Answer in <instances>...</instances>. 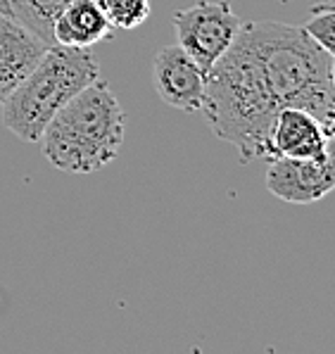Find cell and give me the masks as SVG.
Returning a JSON list of instances; mask_svg holds the SVG:
<instances>
[{
  "label": "cell",
  "instance_id": "2",
  "mask_svg": "<svg viewBox=\"0 0 335 354\" xmlns=\"http://www.w3.org/2000/svg\"><path fill=\"white\" fill-rule=\"evenodd\" d=\"M126 138V114L107 81L79 91L48 122L39 145L52 167L67 174H93L117 160Z\"/></svg>",
  "mask_w": 335,
  "mask_h": 354
},
{
  "label": "cell",
  "instance_id": "8",
  "mask_svg": "<svg viewBox=\"0 0 335 354\" xmlns=\"http://www.w3.org/2000/svg\"><path fill=\"white\" fill-rule=\"evenodd\" d=\"M48 48L29 29L0 15V105L31 74Z\"/></svg>",
  "mask_w": 335,
  "mask_h": 354
},
{
  "label": "cell",
  "instance_id": "12",
  "mask_svg": "<svg viewBox=\"0 0 335 354\" xmlns=\"http://www.w3.org/2000/svg\"><path fill=\"white\" fill-rule=\"evenodd\" d=\"M305 34L314 38L318 46L326 53H335V5L331 0H326L323 5H316L312 10V17L307 19V24L302 26Z\"/></svg>",
  "mask_w": 335,
  "mask_h": 354
},
{
  "label": "cell",
  "instance_id": "11",
  "mask_svg": "<svg viewBox=\"0 0 335 354\" xmlns=\"http://www.w3.org/2000/svg\"><path fill=\"white\" fill-rule=\"evenodd\" d=\"M112 29L131 31L150 17V0H100Z\"/></svg>",
  "mask_w": 335,
  "mask_h": 354
},
{
  "label": "cell",
  "instance_id": "7",
  "mask_svg": "<svg viewBox=\"0 0 335 354\" xmlns=\"http://www.w3.org/2000/svg\"><path fill=\"white\" fill-rule=\"evenodd\" d=\"M333 133L326 131L312 112L300 107H283L274 117L269 162L276 157H318L331 152Z\"/></svg>",
  "mask_w": 335,
  "mask_h": 354
},
{
  "label": "cell",
  "instance_id": "6",
  "mask_svg": "<svg viewBox=\"0 0 335 354\" xmlns=\"http://www.w3.org/2000/svg\"><path fill=\"white\" fill-rule=\"evenodd\" d=\"M153 84L160 100L181 112H198L204 95V72L181 46H164L153 62Z\"/></svg>",
  "mask_w": 335,
  "mask_h": 354
},
{
  "label": "cell",
  "instance_id": "4",
  "mask_svg": "<svg viewBox=\"0 0 335 354\" xmlns=\"http://www.w3.org/2000/svg\"><path fill=\"white\" fill-rule=\"evenodd\" d=\"M171 21L178 46L195 59L204 74L229 50L242 24L229 0H217V3L200 0L186 10H176Z\"/></svg>",
  "mask_w": 335,
  "mask_h": 354
},
{
  "label": "cell",
  "instance_id": "5",
  "mask_svg": "<svg viewBox=\"0 0 335 354\" xmlns=\"http://www.w3.org/2000/svg\"><path fill=\"white\" fill-rule=\"evenodd\" d=\"M267 165V190L283 203L312 205L335 188L333 150L318 157H276Z\"/></svg>",
  "mask_w": 335,
  "mask_h": 354
},
{
  "label": "cell",
  "instance_id": "9",
  "mask_svg": "<svg viewBox=\"0 0 335 354\" xmlns=\"http://www.w3.org/2000/svg\"><path fill=\"white\" fill-rule=\"evenodd\" d=\"M112 38V26L100 0H72L52 21V43L67 48H93Z\"/></svg>",
  "mask_w": 335,
  "mask_h": 354
},
{
  "label": "cell",
  "instance_id": "10",
  "mask_svg": "<svg viewBox=\"0 0 335 354\" xmlns=\"http://www.w3.org/2000/svg\"><path fill=\"white\" fill-rule=\"evenodd\" d=\"M72 0H0V15L15 19L46 46L52 43V21Z\"/></svg>",
  "mask_w": 335,
  "mask_h": 354
},
{
  "label": "cell",
  "instance_id": "13",
  "mask_svg": "<svg viewBox=\"0 0 335 354\" xmlns=\"http://www.w3.org/2000/svg\"><path fill=\"white\" fill-rule=\"evenodd\" d=\"M278 3H290V0H278Z\"/></svg>",
  "mask_w": 335,
  "mask_h": 354
},
{
  "label": "cell",
  "instance_id": "3",
  "mask_svg": "<svg viewBox=\"0 0 335 354\" xmlns=\"http://www.w3.org/2000/svg\"><path fill=\"white\" fill-rule=\"evenodd\" d=\"M102 79L90 48L50 46L31 74L3 100V124L10 133L39 145L48 122L79 91Z\"/></svg>",
  "mask_w": 335,
  "mask_h": 354
},
{
  "label": "cell",
  "instance_id": "1",
  "mask_svg": "<svg viewBox=\"0 0 335 354\" xmlns=\"http://www.w3.org/2000/svg\"><path fill=\"white\" fill-rule=\"evenodd\" d=\"M240 38L257 62L267 93L283 107L312 112L326 131H335V59L305 34L283 21H247Z\"/></svg>",
  "mask_w": 335,
  "mask_h": 354
}]
</instances>
